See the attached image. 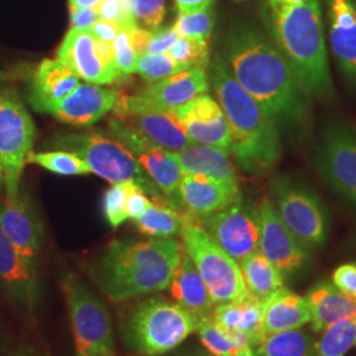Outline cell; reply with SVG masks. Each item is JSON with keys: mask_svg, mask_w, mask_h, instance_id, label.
<instances>
[{"mask_svg": "<svg viewBox=\"0 0 356 356\" xmlns=\"http://www.w3.org/2000/svg\"><path fill=\"white\" fill-rule=\"evenodd\" d=\"M223 56L236 82L280 132L293 134L306 127L310 97L268 35L248 24L234 26L225 40Z\"/></svg>", "mask_w": 356, "mask_h": 356, "instance_id": "1", "label": "cell"}, {"mask_svg": "<svg viewBox=\"0 0 356 356\" xmlns=\"http://www.w3.org/2000/svg\"><path fill=\"white\" fill-rule=\"evenodd\" d=\"M261 19L268 36L291 66L310 99L334 95L319 0L291 4L266 0Z\"/></svg>", "mask_w": 356, "mask_h": 356, "instance_id": "2", "label": "cell"}, {"mask_svg": "<svg viewBox=\"0 0 356 356\" xmlns=\"http://www.w3.org/2000/svg\"><path fill=\"white\" fill-rule=\"evenodd\" d=\"M181 251V242L173 238L114 241L92 264L90 276L113 302L163 292L175 276Z\"/></svg>", "mask_w": 356, "mask_h": 356, "instance_id": "3", "label": "cell"}, {"mask_svg": "<svg viewBox=\"0 0 356 356\" xmlns=\"http://www.w3.org/2000/svg\"><path fill=\"white\" fill-rule=\"evenodd\" d=\"M209 79L229 122L232 139L229 153L243 170L252 175L267 173L280 159L279 128L236 82L222 56L214 57Z\"/></svg>", "mask_w": 356, "mask_h": 356, "instance_id": "4", "label": "cell"}, {"mask_svg": "<svg viewBox=\"0 0 356 356\" xmlns=\"http://www.w3.org/2000/svg\"><path fill=\"white\" fill-rule=\"evenodd\" d=\"M200 319L164 297L140 301L122 325L126 343L141 355L166 354L197 331Z\"/></svg>", "mask_w": 356, "mask_h": 356, "instance_id": "5", "label": "cell"}, {"mask_svg": "<svg viewBox=\"0 0 356 356\" xmlns=\"http://www.w3.org/2000/svg\"><path fill=\"white\" fill-rule=\"evenodd\" d=\"M181 245L191 256L214 304L239 301L248 296L239 263L210 236L193 216L184 214Z\"/></svg>", "mask_w": 356, "mask_h": 356, "instance_id": "6", "label": "cell"}, {"mask_svg": "<svg viewBox=\"0 0 356 356\" xmlns=\"http://www.w3.org/2000/svg\"><path fill=\"white\" fill-rule=\"evenodd\" d=\"M54 145L76 153L89 166L91 173L108 182H132L145 191L153 202L169 204L136 157L113 138L99 134H69L58 136Z\"/></svg>", "mask_w": 356, "mask_h": 356, "instance_id": "7", "label": "cell"}, {"mask_svg": "<svg viewBox=\"0 0 356 356\" xmlns=\"http://www.w3.org/2000/svg\"><path fill=\"white\" fill-rule=\"evenodd\" d=\"M61 288L69 307L74 356H116L113 321L107 306L73 273L65 275Z\"/></svg>", "mask_w": 356, "mask_h": 356, "instance_id": "8", "label": "cell"}, {"mask_svg": "<svg viewBox=\"0 0 356 356\" xmlns=\"http://www.w3.org/2000/svg\"><path fill=\"white\" fill-rule=\"evenodd\" d=\"M270 191L281 220L307 251L321 248L329 236L330 218L318 195L305 185L280 176Z\"/></svg>", "mask_w": 356, "mask_h": 356, "instance_id": "9", "label": "cell"}, {"mask_svg": "<svg viewBox=\"0 0 356 356\" xmlns=\"http://www.w3.org/2000/svg\"><path fill=\"white\" fill-rule=\"evenodd\" d=\"M36 127L20 95L13 88H0V164L4 172L6 198L20 193V179L32 152Z\"/></svg>", "mask_w": 356, "mask_h": 356, "instance_id": "10", "label": "cell"}, {"mask_svg": "<svg viewBox=\"0 0 356 356\" xmlns=\"http://www.w3.org/2000/svg\"><path fill=\"white\" fill-rule=\"evenodd\" d=\"M113 110L114 118L168 152H181L193 144L177 111L160 107L139 92L119 94Z\"/></svg>", "mask_w": 356, "mask_h": 356, "instance_id": "11", "label": "cell"}, {"mask_svg": "<svg viewBox=\"0 0 356 356\" xmlns=\"http://www.w3.org/2000/svg\"><path fill=\"white\" fill-rule=\"evenodd\" d=\"M314 164L334 191L356 204V128L344 123L326 128L316 149Z\"/></svg>", "mask_w": 356, "mask_h": 356, "instance_id": "12", "label": "cell"}, {"mask_svg": "<svg viewBox=\"0 0 356 356\" xmlns=\"http://www.w3.org/2000/svg\"><path fill=\"white\" fill-rule=\"evenodd\" d=\"M195 220L238 263L259 250V211L242 193L227 207Z\"/></svg>", "mask_w": 356, "mask_h": 356, "instance_id": "13", "label": "cell"}, {"mask_svg": "<svg viewBox=\"0 0 356 356\" xmlns=\"http://www.w3.org/2000/svg\"><path fill=\"white\" fill-rule=\"evenodd\" d=\"M108 131L113 139L123 144L136 157L156 188L165 197L169 206L179 211L178 186L184 175L173 154L141 138L139 134L128 128L116 118L108 120Z\"/></svg>", "mask_w": 356, "mask_h": 356, "instance_id": "14", "label": "cell"}, {"mask_svg": "<svg viewBox=\"0 0 356 356\" xmlns=\"http://www.w3.org/2000/svg\"><path fill=\"white\" fill-rule=\"evenodd\" d=\"M257 211L260 222L259 251L280 270L285 279L292 277L309 263L310 251L284 225L273 200H263Z\"/></svg>", "mask_w": 356, "mask_h": 356, "instance_id": "15", "label": "cell"}, {"mask_svg": "<svg viewBox=\"0 0 356 356\" xmlns=\"http://www.w3.org/2000/svg\"><path fill=\"white\" fill-rule=\"evenodd\" d=\"M57 58L91 85H111L123 76L98 56L95 38L90 29L72 28L57 51Z\"/></svg>", "mask_w": 356, "mask_h": 356, "instance_id": "16", "label": "cell"}, {"mask_svg": "<svg viewBox=\"0 0 356 356\" xmlns=\"http://www.w3.org/2000/svg\"><path fill=\"white\" fill-rule=\"evenodd\" d=\"M178 118L193 144L231 151V129L220 104L202 94L177 110Z\"/></svg>", "mask_w": 356, "mask_h": 356, "instance_id": "17", "label": "cell"}, {"mask_svg": "<svg viewBox=\"0 0 356 356\" xmlns=\"http://www.w3.org/2000/svg\"><path fill=\"white\" fill-rule=\"evenodd\" d=\"M0 229L26 260L36 264L44 242V229L36 209L26 193L0 204Z\"/></svg>", "mask_w": 356, "mask_h": 356, "instance_id": "18", "label": "cell"}, {"mask_svg": "<svg viewBox=\"0 0 356 356\" xmlns=\"http://www.w3.org/2000/svg\"><path fill=\"white\" fill-rule=\"evenodd\" d=\"M0 286L17 305L33 312L38 296L36 264L26 260L0 229Z\"/></svg>", "mask_w": 356, "mask_h": 356, "instance_id": "19", "label": "cell"}, {"mask_svg": "<svg viewBox=\"0 0 356 356\" xmlns=\"http://www.w3.org/2000/svg\"><path fill=\"white\" fill-rule=\"evenodd\" d=\"M242 191L239 184L216 181L200 175H184L178 186L179 210L200 219L232 204Z\"/></svg>", "mask_w": 356, "mask_h": 356, "instance_id": "20", "label": "cell"}, {"mask_svg": "<svg viewBox=\"0 0 356 356\" xmlns=\"http://www.w3.org/2000/svg\"><path fill=\"white\" fill-rule=\"evenodd\" d=\"M119 92L98 85L79 83L69 97L58 103L51 114L66 124L91 126L114 108Z\"/></svg>", "mask_w": 356, "mask_h": 356, "instance_id": "21", "label": "cell"}, {"mask_svg": "<svg viewBox=\"0 0 356 356\" xmlns=\"http://www.w3.org/2000/svg\"><path fill=\"white\" fill-rule=\"evenodd\" d=\"M79 78L58 58L38 64L29 83L28 102L38 113H48L69 97L79 85Z\"/></svg>", "mask_w": 356, "mask_h": 356, "instance_id": "22", "label": "cell"}, {"mask_svg": "<svg viewBox=\"0 0 356 356\" xmlns=\"http://www.w3.org/2000/svg\"><path fill=\"white\" fill-rule=\"evenodd\" d=\"M209 85L206 67H191L151 83L138 92L160 107L177 111L197 97L207 94Z\"/></svg>", "mask_w": 356, "mask_h": 356, "instance_id": "23", "label": "cell"}, {"mask_svg": "<svg viewBox=\"0 0 356 356\" xmlns=\"http://www.w3.org/2000/svg\"><path fill=\"white\" fill-rule=\"evenodd\" d=\"M331 51L344 76L356 83V0H329Z\"/></svg>", "mask_w": 356, "mask_h": 356, "instance_id": "24", "label": "cell"}, {"mask_svg": "<svg viewBox=\"0 0 356 356\" xmlns=\"http://www.w3.org/2000/svg\"><path fill=\"white\" fill-rule=\"evenodd\" d=\"M168 289L178 305L189 310L194 317L198 319L211 317L216 304L191 256L184 251V248Z\"/></svg>", "mask_w": 356, "mask_h": 356, "instance_id": "25", "label": "cell"}, {"mask_svg": "<svg viewBox=\"0 0 356 356\" xmlns=\"http://www.w3.org/2000/svg\"><path fill=\"white\" fill-rule=\"evenodd\" d=\"M305 297L282 286L263 301V337L301 329L310 322Z\"/></svg>", "mask_w": 356, "mask_h": 356, "instance_id": "26", "label": "cell"}, {"mask_svg": "<svg viewBox=\"0 0 356 356\" xmlns=\"http://www.w3.org/2000/svg\"><path fill=\"white\" fill-rule=\"evenodd\" d=\"M305 298L310 310L312 327L317 332L339 319L356 321L355 298L341 292L332 282H318L307 292Z\"/></svg>", "mask_w": 356, "mask_h": 356, "instance_id": "27", "label": "cell"}, {"mask_svg": "<svg viewBox=\"0 0 356 356\" xmlns=\"http://www.w3.org/2000/svg\"><path fill=\"white\" fill-rule=\"evenodd\" d=\"M182 175H200L216 181L238 184L236 170L229 161V152L210 145L191 144L188 148L172 153Z\"/></svg>", "mask_w": 356, "mask_h": 356, "instance_id": "28", "label": "cell"}, {"mask_svg": "<svg viewBox=\"0 0 356 356\" xmlns=\"http://www.w3.org/2000/svg\"><path fill=\"white\" fill-rule=\"evenodd\" d=\"M239 267L247 292L260 302L284 286L285 277L259 250L241 260Z\"/></svg>", "mask_w": 356, "mask_h": 356, "instance_id": "29", "label": "cell"}, {"mask_svg": "<svg viewBox=\"0 0 356 356\" xmlns=\"http://www.w3.org/2000/svg\"><path fill=\"white\" fill-rule=\"evenodd\" d=\"M197 332L211 355L254 356V346L247 335L219 327L211 317L200 319Z\"/></svg>", "mask_w": 356, "mask_h": 356, "instance_id": "30", "label": "cell"}, {"mask_svg": "<svg viewBox=\"0 0 356 356\" xmlns=\"http://www.w3.org/2000/svg\"><path fill=\"white\" fill-rule=\"evenodd\" d=\"M314 341L301 329L268 334L254 347V356H313Z\"/></svg>", "mask_w": 356, "mask_h": 356, "instance_id": "31", "label": "cell"}, {"mask_svg": "<svg viewBox=\"0 0 356 356\" xmlns=\"http://www.w3.org/2000/svg\"><path fill=\"white\" fill-rule=\"evenodd\" d=\"M138 229L144 235L168 239L179 234L184 223V213L169 204L151 202L148 209L135 219Z\"/></svg>", "mask_w": 356, "mask_h": 356, "instance_id": "32", "label": "cell"}, {"mask_svg": "<svg viewBox=\"0 0 356 356\" xmlns=\"http://www.w3.org/2000/svg\"><path fill=\"white\" fill-rule=\"evenodd\" d=\"M355 343V319H339L323 330L313 356H344Z\"/></svg>", "mask_w": 356, "mask_h": 356, "instance_id": "33", "label": "cell"}, {"mask_svg": "<svg viewBox=\"0 0 356 356\" xmlns=\"http://www.w3.org/2000/svg\"><path fill=\"white\" fill-rule=\"evenodd\" d=\"M26 163L38 164L44 169L61 176H83L91 173L86 163L70 151L54 152H31L26 157Z\"/></svg>", "mask_w": 356, "mask_h": 356, "instance_id": "34", "label": "cell"}, {"mask_svg": "<svg viewBox=\"0 0 356 356\" xmlns=\"http://www.w3.org/2000/svg\"><path fill=\"white\" fill-rule=\"evenodd\" d=\"M216 24V11L210 6L197 13H179L175 23V29L179 38H194L209 42Z\"/></svg>", "mask_w": 356, "mask_h": 356, "instance_id": "35", "label": "cell"}, {"mask_svg": "<svg viewBox=\"0 0 356 356\" xmlns=\"http://www.w3.org/2000/svg\"><path fill=\"white\" fill-rule=\"evenodd\" d=\"M181 70H185L177 61L166 53H144L139 56L136 73L145 81L154 83L168 76H173Z\"/></svg>", "mask_w": 356, "mask_h": 356, "instance_id": "36", "label": "cell"}, {"mask_svg": "<svg viewBox=\"0 0 356 356\" xmlns=\"http://www.w3.org/2000/svg\"><path fill=\"white\" fill-rule=\"evenodd\" d=\"M168 53L185 69L191 67H207L209 42L194 38H178Z\"/></svg>", "mask_w": 356, "mask_h": 356, "instance_id": "37", "label": "cell"}, {"mask_svg": "<svg viewBox=\"0 0 356 356\" xmlns=\"http://www.w3.org/2000/svg\"><path fill=\"white\" fill-rule=\"evenodd\" d=\"M132 182H119L104 193L103 197V216L113 229H118L127 220L126 201L128 189Z\"/></svg>", "mask_w": 356, "mask_h": 356, "instance_id": "38", "label": "cell"}, {"mask_svg": "<svg viewBox=\"0 0 356 356\" xmlns=\"http://www.w3.org/2000/svg\"><path fill=\"white\" fill-rule=\"evenodd\" d=\"M115 65L118 70L123 74L128 76L132 73H136V65L139 60V54L135 51L131 38H129V31H119L114 42Z\"/></svg>", "mask_w": 356, "mask_h": 356, "instance_id": "39", "label": "cell"}, {"mask_svg": "<svg viewBox=\"0 0 356 356\" xmlns=\"http://www.w3.org/2000/svg\"><path fill=\"white\" fill-rule=\"evenodd\" d=\"M131 11L149 31L159 29L165 17V0H132Z\"/></svg>", "mask_w": 356, "mask_h": 356, "instance_id": "40", "label": "cell"}, {"mask_svg": "<svg viewBox=\"0 0 356 356\" xmlns=\"http://www.w3.org/2000/svg\"><path fill=\"white\" fill-rule=\"evenodd\" d=\"M151 202L152 201L145 194V191H141L138 185L131 184L128 189L127 201H126V214L128 219H132V220L138 219L148 209Z\"/></svg>", "mask_w": 356, "mask_h": 356, "instance_id": "41", "label": "cell"}, {"mask_svg": "<svg viewBox=\"0 0 356 356\" xmlns=\"http://www.w3.org/2000/svg\"><path fill=\"white\" fill-rule=\"evenodd\" d=\"M332 284L341 292L356 300V266L343 264L332 273Z\"/></svg>", "mask_w": 356, "mask_h": 356, "instance_id": "42", "label": "cell"}, {"mask_svg": "<svg viewBox=\"0 0 356 356\" xmlns=\"http://www.w3.org/2000/svg\"><path fill=\"white\" fill-rule=\"evenodd\" d=\"M178 36L175 26L159 28L151 31V38L147 47V53H166L177 41Z\"/></svg>", "mask_w": 356, "mask_h": 356, "instance_id": "43", "label": "cell"}, {"mask_svg": "<svg viewBox=\"0 0 356 356\" xmlns=\"http://www.w3.org/2000/svg\"><path fill=\"white\" fill-rule=\"evenodd\" d=\"M70 10V24L72 28L91 29L95 22L99 19L95 8H69Z\"/></svg>", "mask_w": 356, "mask_h": 356, "instance_id": "44", "label": "cell"}, {"mask_svg": "<svg viewBox=\"0 0 356 356\" xmlns=\"http://www.w3.org/2000/svg\"><path fill=\"white\" fill-rule=\"evenodd\" d=\"M91 33L94 35V38L97 40H102L106 42H114L115 38L119 32V28L115 26L114 23L103 20V19H98L95 22V24L91 26Z\"/></svg>", "mask_w": 356, "mask_h": 356, "instance_id": "45", "label": "cell"}, {"mask_svg": "<svg viewBox=\"0 0 356 356\" xmlns=\"http://www.w3.org/2000/svg\"><path fill=\"white\" fill-rule=\"evenodd\" d=\"M129 38H131L134 49L139 56L147 53V47H148V42L151 38V31L141 29L139 26H136L135 29L129 31Z\"/></svg>", "mask_w": 356, "mask_h": 356, "instance_id": "46", "label": "cell"}, {"mask_svg": "<svg viewBox=\"0 0 356 356\" xmlns=\"http://www.w3.org/2000/svg\"><path fill=\"white\" fill-rule=\"evenodd\" d=\"M179 13H191L202 11L213 6L214 0H175Z\"/></svg>", "mask_w": 356, "mask_h": 356, "instance_id": "47", "label": "cell"}, {"mask_svg": "<svg viewBox=\"0 0 356 356\" xmlns=\"http://www.w3.org/2000/svg\"><path fill=\"white\" fill-rule=\"evenodd\" d=\"M102 0H69V8H92Z\"/></svg>", "mask_w": 356, "mask_h": 356, "instance_id": "48", "label": "cell"}, {"mask_svg": "<svg viewBox=\"0 0 356 356\" xmlns=\"http://www.w3.org/2000/svg\"><path fill=\"white\" fill-rule=\"evenodd\" d=\"M10 356H38V353L33 350V348H29V347H22L19 350H16L15 353H13Z\"/></svg>", "mask_w": 356, "mask_h": 356, "instance_id": "49", "label": "cell"}, {"mask_svg": "<svg viewBox=\"0 0 356 356\" xmlns=\"http://www.w3.org/2000/svg\"><path fill=\"white\" fill-rule=\"evenodd\" d=\"M120 1V6H122V8H123V11L124 13L129 16V17H134V15H132V11H131V6H132V0H119ZM135 19V17H134Z\"/></svg>", "mask_w": 356, "mask_h": 356, "instance_id": "50", "label": "cell"}, {"mask_svg": "<svg viewBox=\"0 0 356 356\" xmlns=\"http://www.w3.org/2000/svg\"><path fill=\"white\" fill-rule=\"evenodd\" d=\"M11 79H13V76L11 73L0 70V81H11Z\"/></svg>", "mask_w": 356, "mask_h": 356, "instance_id": "51", "label": "cell"}, {"mask_svg": "<svg viewBox=\"0 0 356 356\" xmlns=\"http://www.w3.org/2000/svg\"><path fill=\"white\" fill-rule=\"evenodd\" d=\"M3 184H4V172H3V168H1V164H0V188H1Z\"/></svg>", "mask_w": 356, "mask_h": 356, "instance_id": "52", "label": "cell"}, {"mask_svg": "<svg viewBox=\"0 0 356 356\" xmlns=\"http://www.w3.org/2000/svg\"><path fill=\"white\" fill-rule=\"evenodd\" d=\"M284 1L291 3V4H300V3H302V1H305V0H284Z\"/></svg>", "mask_w": 356, "mask_h": 356, "instance_id": "53", "label": "cell"}, {"mask_svg": "<svg viewBox=\"0 0 356 356\" xmlns=\"http://www.w3.org/2000/svg\"><path fill=\"white\" fill-rule=\"evenodd\" d=\"M209 356H214V355H209Z\"/></svg>", "mask_w": 356, "mask_h": 356, "instance_id": "54", "label": "cell"}]
</instances>
